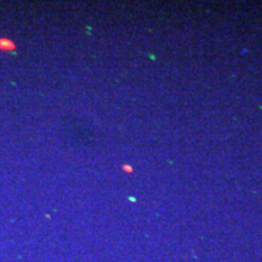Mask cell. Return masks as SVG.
<instances>
[{"instance_id":"obj_1","label":"cell","mask_w":262,"mask_h":262,"mask_svg":"<svg viewBox=\"0 0 262 262\" xmlns=\"http://www.w3.org/2000/svg\"><path fill=\"white\" fill-rule=\"evenodd\" d=\"M0 49H2V50L10 51V50H14L15 45L14 42L9 40V39H0Z\"/></svg>"}]
</instances>
